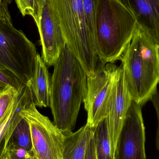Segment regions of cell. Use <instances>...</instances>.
I'll return each mask as SVG.
<instances>
[{"label":"cell","mask_w":159,"mask_h":159,"mask_svg":"<svg viewBox=\"0 0 159 159\" xmlns=\"http://www.w3.org/2000/svg\"><path fill=\"white\" fill-rule=\"evenodd\" d=\"M54 66L49 107L54 124L66 135L75 128L87 92V75L66 45Z\"/></svg>","instance_id":"cell-1"},{"label":"cell","mask_w":159,"mask_h":159,"mask_svg":"<svg viewBox=\"0 0 159 159\" xmlns=\"http://www.w3.org/2000/svg\"><path fill=\"white\" fill-rule=\"evenodd\" d=\"M137 27L134 17L117 0H98L94 43L101 64L121 59Z\"/></svg>","instance_id":"cell-2"},{"label":"cell","mask_w":159,"mask_h":159,"mask_svg":"<svg viewBox=\"0 0 159 159\" xmlns=\"http://www.w3.org/2000/svg\"><path fill=\"white\" fill-rule=\"evenodd\" d=\"M157 47V45L137 27L121 57L132 100L141 107L150 100L159 83Z\"/></svg>","instance_id":"cell-3"},{"label":"cell","mask_w":159,"mask_h":159,"mask_svg":"<svg viewBox=\"0 0 159 159\" xmlns=\"http://www.w3.org/2000/svg\"><path fill=\"white\" fill-rule=\"evenodd\" d=\"M61 28L66 44L87 75L97 68L99 58L93 37L86 23L82 0H49Z\"/></svg>","instance_id":"cell-4"},{"label":"cell","mask_w":159,"mask_h":159,"mask_svg":"<svg viewBox=\"0 0 159 159\" xmlns=\"http://www.w3.org/2000/svg\"><path fill=\"white\" fill-rule=\"evenodd\" d=\"M37 54L34 44L14 27L10 15L0 12V68L29 86L34 75Z\"/></svg>","instance_id":"cell-5"},{"label":"cell","mask_w":159,"mask_h":159,"mask_svg":"<svg viewBox=\"0 0 159 159\" xmlns=\"http://www.w3.org/2000/svg\"><path fill=\"white\" fill-rule=\"evenodd\" d=\"M30 125L33 152L37 159H63L66 136L36 109L33 100L20 112Z\"/></svg>","instance_id":"cell-6"},{"label":"cell","mask_w":159,"mask_h":159,"mask_svg":"<svg viewBox=\"0 0 159 159\" xmlns=\"http://www.w3.org/2000/svg\"><path fill=\"white\" fill-rule=\"evenodd\" d=\"M118 66L101 64L87 75V92L83 102L88 113L86 124L95 128L107 116Z\"/></svg>","instance_id":"cell-7"},{"label":"cell","mask_w":159,"mask_h":159,"mask_svg":"<svg viewBox=\"0 0 159 159\" xmlns=\"http://www.w3.org/2000/svg\"><path fill=\"white\" fill-rule=\"evenodd\" d=\"M141 106L132 101L120 135L115 159H146Z\"/></svg>","instance_id":"cell-8"},{"label":"cell","mask_w":159,"mask_h":159,"mask_svg":"<svg viewBox=\"0 0 159 159\" xmlns=\"http://www.w3.org/2000/svg\"><path fill=\"white\" fill-rule=\"evenodd\" d=\"M132 100L127 87L124 67H118L111 103L107 116V131L111 145V157L115 159L120 135Z\"/></svg>","instance_id":"cell-9"},{"label":"cell","mask_w":159,"mask_h":159,"mask_svg":"<svg viewBox=\"0 0 159 159\" xmlns=\"http://www.w3.org/2000/svg\"><path fill=\"white\" fill-rule=\"evenodd\" d=\"M36 26L40 34L42 58L48 67L54 66L66 44L49 0H45L41 19Z\"/></svg>","instance_id":"cell-10"},{"label":"cell","mask_w":159,"mask_h":159,"mask_svg":"<svg viewBox=\"0 0 159 159\" xmlns=\"http://www.w3.org/2000/svg\"><path fill=\"white\" fill-rule=\"evenodd\" d=\"M134 17L138 28L159 45V0H117Z\"/></svg>","instance_id":"cell-11"},{"label":"cell","mask_w":159,"mask_h":159,"mask_svg":"<svg viewBox=\"0 0 159 159\" xmlns=\"http://www.w3.org/2000/svg\"><path fill=\"white\" fill-rule=\"evenodd\" d=\"M33 100L30 89L26 85L10 113L0 125V159L6 158L9 137L18 123L22 118L20 112Z\"/></svg>","instance_id":"cell-12"},{"label":"cell","mask_w":159,"mask_h":159,"mask_svg":"<svg viewBox=\"0 0 159 159\" xmlns=\"http://www.w3.org/2000/svg\"><path fill=\"white\" fill-rule=\"evenodd\" d=\"M29 87L35 106L46 107L50 106L51 80L46 65L38 54L34 75Z\"/></svg>","instance_id":"cell-13"},{"label":"cell","mask_w":159,"mask_h":159,"mask_svg":"<svg viewBox=\"0 0 159 159\" xmlns=\"http://www.w3.org/2000/svg\"><path fill=\"white\" fill-rule=\"evenodd\" d=\"M94 134V128L88 124L75 132L66 134L63 159H85L88 146Z\"/></svg>","instance_id":"cell-14"},{"label":"cell","mask_w":159,"mask_h":159,"mask_svg":"<svg viewBox=\"0 0 159 159\" xmlns=\"http://www.w3.org/2000/svg\"><path fill=\"white\" fill-rule=\"evenodd\" d=\"M7 148V150L23 149L29 153L33 154L30 125L23 117L11 134L8 140Z\"/></svg>","instance_id":"cell-15"},{"label":"cell","mask_w":159,"mask_h":159,"mask_svg":"<svg viewBox=\"0 0 159 159\" xmlns=\"http://www.w3.org/2000/svg\"><path fill=\"white\" fill-rule=\"evenodd\" d=\"M96 159H113L106 118L94 128Z\"/></svg>","instance_id":"cell-16"},{"label":"cell","mask_w":159,"mask_h":159,"mask_svg":"<svg viewBox=\"0 0 159 159\" xmlns=\"http://www.w3.org/2000/svg\"><path fill=\"white\" fill-rule=\"evenodd\" d=\"M25 86L17 90L13 87L0 85V125L10 113Z\"/></svg>","instance_id":"cell-17"},{"label":"cell","mask_w":159,"mask_h":159,"mask_svg":"<svg viewBox=\"0 0 159 159\" xmlns=\"http://www.w3.org/2000/svg\"><path fill=\"white\" fill-rule=\"evenodd\" d=\"M18 8L23 16L28 15L39 23L45 0H15Z\"/></svg>","instance_id":"cell-18"},{"label":"cell","mask_w":159,"mask_h":159,"mask_svg":"<svg viewBox=\"0 0 159 159\" xmlns=\"http://www.w3.org/2000/svg\"><path fill=\"white\" fill-rule=\"evenodd\" d=\"M82 3L86 23L94 41L98 0H82Z\"/></svg>","instance_id":"cell-19"},{"label":"cell","mask_w":159,"mask_h":159,"mask_svg":"<svg viewBox=\"0 0 159 159\" xmlns=\"http://www.w3.org/2000/svg\"><path fill=\"white\" fill-rule=\"evenodd\" d=\"M0 85L13 87L17 90L21 89L25 86L13 74L1 68H0Z\"/></svg>","instance_id":"cell-20"},{"label":"cell","mask_w":159,"mask_h":159,"mask_svg":"<svg viewBox=\"0 0 159 159\" xmlns=\"http://www.w3.org/2000/svg\"><path fill=\"white\" fill-rule=\"evenodd\" d=\"M7 159H34L33 154L29 153L23 149H8Z\"/></svg>","instance_id":"cell-21"},{"label":"cell","mask_w":159,"mask_h":159,"mask_svg":"<svg viewBox=\"0 0 159 159\" xmlns=\"http://www.w3.org/2000/svg\"><path fill=\"white\" fill-rule=\"evenodd\" d=\"M150 100L153 104L157 116L158 127L156 133V145L157 149L159 152V91L157 90L153 93Z\"/></svg>","instance_id":"cell-22"},{"label":"cell","mask_w":159,"mask_h":159,"mask_svg":"<svg viewBox=\"0 0 159 159\" xmlns=\"http://www.w3.org/2000/svg\"><path fill=\"white\" fill-rule=\"evenodd\" d=\"M85 159H96L94 134L90 141Z\"/></svg>","instance_id":"cell-23"},{"label":"cell","mask_w":159,"mask_h":159,"mask_svg":"<svg viewBox=\"0 0 159 159\" xmlns=\"http://www.w3.org/2000/svg\"><path fill=\"white\" fill-rule=\"evenodd\" d=\"M11 0H0V12L6 15H9L10 13L8 10V5Z\"/></svg>","instance_id":"cell-24"},{"label":"cell","mask_w":159,"mask_h":159,"mask_svg":"<svg viewBox=\"0 0 159 159\" xmlns=\"http://www.w3.org/2000/svg\"><path fill=\"white\" fill-rule=\"evenodd\" d=\"M157 54L159 62V45H157Z\"/></svg>","instance_id":"cell-25"},{"label":"cell","mask_w":159,"mask_h":159,"mask_svg":"<svg viewBox=\"0 0 159 159\" xmlns=\"http://www.w3.org/2000/svg\"><path fill=\"white\" fill-rule=\"evenodd\" d=\"M6 159H7V158H6Z\"/></svg>","instance_id":"cell-26"},{"label":"cell","mask_w":159,"mask_h":159,"mask_svg":"<svg viewBox=\"0 0 159 159\" xmlns=\"http://www.w3.org/2000/svg\"><path fill=\"white\" fill-rule=\"evenodd\" d=\"M34 159H37L35 158V157H34Z\"/></svg>","instance_id":"cell-27"}]
</instances>
